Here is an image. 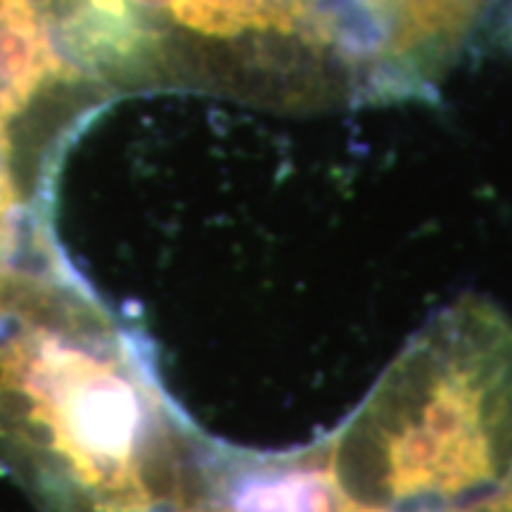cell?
I'll return each mask as SVG.
<instances>
[{"label": "cell", "instance_id": "1", "mask_svg": "<svg viewBox=\"0 0 512 512\" xmlns=\"http://www.w3.org/2000/svg\"><path fill=\"white\" fill-rule=\"evenodd\" d=\"M204 446L86 278L0 306V467L43 512H169Z\"/></svg>", "mask_w": 512, "mask_h": 512}, {"label": "cell", "instance_id": "2", "mask_svg": "<svg viewBox=\"0 0 512 512\" xmlns=\"http://www.w3.org/2000/svg\"><path fill=\"white\" fill-rule=\"evenodd\" d=\"M356 512H456L512 482V323L482 297L432 318L325 441Z\"/></svg>", "mask_w": 512, "mask_h": 512}, {"label": "cell", "instance_id": "3", "mask_svg": "<svg viewBox=\"0 0 512 512\" xmlns=\"http://www.w3.org/2000/svg\"><path fill=\"white\" fill-rule=\"evenodd\" d=\"M494 0H342L361 107L437 100Z\"/></svg>", "mask_w": 512, "mask_h": 512}, {"label": "cell", "instance_id": "4", "mask_svg": "<svg viewBox=\"0 0 512 512\" xmlns=\"http://www.w3.org/2000/svg\"><path fill=\"white\" fill-rule=\"evenodd\" d=\"M79 76L60 55L31 0H0V128H8L41 83Z\"/></svg>", "mask_w": 512, "mask_h": 512}]
</instances>
